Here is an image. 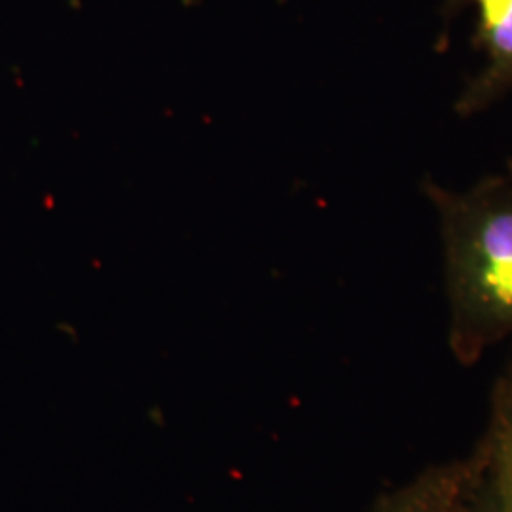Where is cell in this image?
<instances>
[{
    "instance_id": "6da1fadb",
    "label": "cell",
    "mask_w": 512,
    "mask_h": 512,
    "mask_svg": "<svg viewBox=\"0 0 512 512\" xmlns=\"http://www.w3.org/2000/svg\"><path fill=\"white\" fill-rule=\"evenodd\" d=\"M444 243L450 306L448 346L473 366L512 336V177H488L467 192L423 184Z\"/></svg>"
},
{
    "instance_id": "3957f363",
    "label": "cell",
    "mask_w": 512,
    "mask_h": 512,
    "mask_svg": "<svg viewBox=\"0 0 512 512\" xmlns=\"http://www.w3.org/2000/svg\"><path fill=\"white\" fill-rule=\"evenodd\" d=\"M482 469L484 450L478 442L469 456L429 465L382 495L372 512H471Z\"/></svg>"
},
{
    "instance_id": "277c9868",
    "label": "cell",
    "mask_w": 512,
    "mask_h": 512,
    "mask_svg": "<svg viewBox=\"0 0 512 512\" xmlns=\"http://www.w3.org/2000/svg\"><path fill=\"white\" fill-rule=\"evenodd\" d=\"M478 442L484 450V469L471 512H512V459L484 435Z\"/></svg>"
},
{
    "instance_id": "7a4b0ae2",
    "label": "cell",
    "mask_w": 512,
    "mask_h": 512,
    "mask_svg": "<svg viewBox=\"0 0 512 512\" xmlns=\"http://www.w3.org/2000/svg\"><path fill=\"white\" fill-rule=\"evenodd\" d=\"M465 2L478 10L473 42L488 63L459 95L456 112L463 118L490 109L512 90V0H446V12L454 14Z\"/></svg>"
},
{
    "instance_id": "8992f818",
    "label": "cell",
    "mask_w": 512,
    "mask_h": 512,
    "mask_svg": "<svg viewBox=\"0 0 512 512\" xmlns=\"http://www.w3.org/2000/svg\"><path fill=\"white\" fill-rule=\"evenodd\" d=\"M509 167H511V177H512V162L509 164Z\"/></svg>"
},
{
    "instance_id": "5b68a950",
    "label": "cell",
    "mask_w": 512,
    "mask_h": 512,
    "mask_svg": "<svg viewBox=\"0 0 512 512\" xmlns=\"http://www.w3.org/2000/svg\"><path fill=\"white\" fill-rule=\"evenodd\" d=\"M484 437L512 459V361L495 382Z\"/></svg>"
}]
</instances>
